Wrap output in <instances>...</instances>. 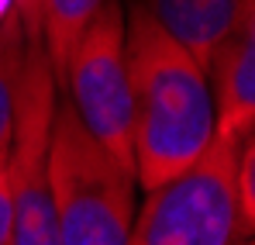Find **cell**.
I'll list each match as a JSON object with an SVG mask.
<instances>
[{
	"label": "cell",
	"mask_w": 255,
	"mask_h": 245,
	"mask_svg": "<svg viewBox=\"0 0 255 245\" xmlns=\"http://www.w3.org/2000/svg\"><path fill=\"white\" fill-rule=\"evenodd\" d=\"M125 62L134 180L155 190L186 173L214 142L211 86L204 66L172 41L138 0L125 10Z\"/></svg>",
	"instance_id": "1"
},
{
	"label": "cell",
	"mask_w": 255,
	"mask_h": 245,
	"mask_svg": "<svg viewBox=\"0 0 255 245\" xmlns=\"http://www.w3.org/2000/svg\"><path fill=\"white\" fill-rule=\"evenodd\" d=\"M134 169L114 159L73 107L55 100L48 131V187L59 245H128L134 225Z\"/></svg>",
	"instance_id": "2"
},
{
	"label": "cell",
	"mask_w": 255,
	"mask_h": 245,
	"mask_svg": "<svg viewBox=\"0 0 255 245\" xmlns=\"http://www.w3.org/2000/svg\"><path fill=\"white\" fill-rule=\"evenodd\" d=\"M242 142L217 138L176 180L148 190L128 245H245L252 225L235 197V156Z\"/></svg>",
	"instance_id": "3"
},
{
	"label": "cell",
	"mask_w": 255,
	"mask_h": 245,
	"mask_svg": "<svg viewBox=\"0 0 255 245\" xmlns=\"http://www.w3.org/2000/svg\"><path fill=\"white\" fill-rule=\"evenodd\" d=\"M55 100L59 90L48 55L38 38H28L14 131L3 159L10 190V245H59V225L48 187V131Z\"/></svg>",
	"instance_id": "4"
},
{
	"label": "cell",
	"mask_w": 255,
	"mask_h": 245,
	"mask_svg": "<svg viewBox=\"0 0 255 245\" xmlns=\"http://www.w3.org/2000/svg\"><path fill=\"white\" fill-rule=\"evenodd\" d=\"M59 90L86 131L125 166L131 156V86L125 62V3L107 0L73 45Z\"/></svg>",
	"instance_id": "5"
},
{
	"label": "cell",
	"mask_w": 255,
	"mask_h": 245,
	"mask_svg": "<svg viewBox=\"0 0 255 245\" xmlns=\"http://www.w3.org/2000/svg\"><path fill=\"white\" fill-rule=\"evenodd\" d=\"M214 104V135L242 142L255 131V0H249L204 62Z\"/></svg>",
	"instance_id": "6"
},
{
	"label": "cell",
	"mask_w": 255,
	"mask_h": 245,
	"mask_svg": "<svg viewBox=\"0 0 255 245\" xmlns=\"http://www.w3.org/2000/svg\"><path fill=\"white\" fill-rule=\"evenodd\" d=\"M245 3L249 0H145L141 7L172 41H179L204 66L217 41L238 21Z\"/></svg>",
	"instance_id": "7"
},
{
	"label": "cell",
	"mask_w": 255,
	"mask_h": 245,
	"mask_svg": "<svg viewBox=\"0 0 255 245\" xmlns=\"http://www.w3.org/2000/svg\"><path fill=\"white\" fill-rule=\"evenodd\" d=\"M107 0H42L38 10V41H42L52 76H55V90L62 80L66 59L73 52V45L80 41V35L86 31V24L97 17V10Z\"/></svg>",
	"instance_id": "8"
},
{
	"label": "cell",
	"mask_w": 255,
	"mask_h": 245,
	"mask_svg": "<svg viewBox=\"0 0 255 245\" xmlns=\"http://www.w3.org/2000/svg\"><path fill=\"white\" fill-rule=\"evenodd\" d=\"M24 52H28V35L21 28V17L7 10L0 24V159L7 156L10 131H14V111H17V86H21V69H24Z\"/></svg>",
	"instance_id": "9"
},
{
	"label": "cell",
	"mask_w": 255,
	"mask_h": 245,
	"mask_svg": "<svg viewBox=\"0 0 255 245\" xmlns=\"http://www.w3.org/2000/svg\"><path fill=\"white\" fill-rule=\"evenodd\" d=\"M235 197L242 207V218L255 221V131L242 138L238 156H235Z\"/></svg>",
	"instance_id": "10"
},
{
	"label": "cell",
	"mask_w": 255,
	"mask_h": 245,
	"mask_svg": "<svg viewBox=\"0 0 255 245\" xmlns=\"http://www.w3.org/2000/svg\"><path fill=\"white\" fill-rule=\"evenodd\" d=\"M10 10L21 17V28L28 38H38V10H42V0H10Z\"/></svg>",
	"instance_id": "11"
},
{
	"label": "cell",
	"mask_w": 255,
	"mask_h": 245,
	"mask_svg": "<svg viewBox=\"0 0 255 245\" xmlns=\"http://www.w3.org/2000/svg\"><path fill=\"white\" fill-rule=\"evenodd\" d=\"M7 159V156H3ZM0 159V245H10V190H7V169Z\"/></svg>",
	"instance_id": "12"
},
{
	"label": "cell",
	"mask_w": 255,
	"mask_h": 245,
	"mask_svg": "<svg viewBox=\"0 0 255 245\" xmlns=\"http://www.w3.org/2000/svg\"><path fill=\"white\" fill-rule=\"evenodd\" d=\"M7 10H10V0H0V24H3V17H7Z\"/></svg>",
	"instance_id": "13"
},
{
	"label": "cell",
	"mask_w": 255,
	"mask_h": 245,
	"mask_svg": "<svg viewBox=\"0 0 255 245\" xmlns=\"http://www.w3.org/2000/svg\"><path fill=\"white\" fill-rule=\"evenodd\" d=\"M245 245H252V242H245Z\"/></svg>",
	"instance_id": "14"
}]
</instances>
